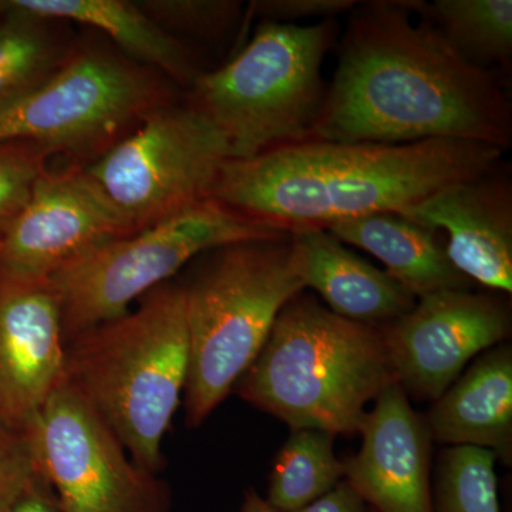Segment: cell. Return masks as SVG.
Listing matches in <instances>:
<instances>
[{
	"label": "cell",
	"mask_w": 512,
	"mask_h": 512,
	"mask_svg": "<svg viewBox=\"0 0 512 512\" xmlns=\"http://www.w3.org/2000/svg\"><path fill=\"white\" fill-rule=\"evenodd\" d=\"M434 512H500L497 458L477 447H448L437 461Z\"/></svg>",
	"instance_id": "obj_23"
},
{
	"label": "cell",
	"mask_w": 512,
	"mask_h": 512,
	"mask_svg": "<svg viewBox=\"0 0 512 512\" xmlns=\"http://www.w3.org/2000/svg\"><path fill=\"white\" fill-rule=\"evenodd\" d=\"M309 140L406 144L512 141V106L493 72L468 62L417 2L356 6Z\"/></svg>",
	"instance_id": "obj_1"
},
{
	"label": "cell",
	"mask_w": 512,
	"mask_h": 512,
	"mask_svg": "<svg viewBox=\"0 0 512 512\" xmlns=\"http://www.w3.org/2000/svg\"><path fill=\"white\" fill-rule=\"evenodd\" d=\"M167 96L146 67L103 50L72 53L45 83L0 106V143L32 141L97 160Z\"/></svg>",
	"instance_id": "obj_8"
},
{
	"label": "cell",
	"mask_w": 512,
	"mask_h": 512,
	"mask_svg": "<svg viewBox=\"0 0 512 512\" xmlns=\"http://www.w3.org/2000/svg\"><path fill=\"white\" fill-rule=\"evenodd\" d=\"M0 10H18L49 20H70L100 30L138 62L188 87L202 73L194 53L127 0H0Z\"/></svg>",
	"instance_id": "obj_18"
},
{
	"label": "cell",
	"mask_w": 512,
	"mask_h": 512,
	"mask_svg": "<svg viewBox=\"0 0 512 512\" xmlns=\"http://www.w3.org/2000/svg\"><path fill=\"white\" fill-rule=\"evenodd\" d=\"M232 158L204 114L164 104L86 168L138 232L208 200Z\"/></svg>",
	"instance_id": "obj_9"
},
{
	"label": "cell",
	"mask_w": 512,
	"mask_h": 512,
	"mask_svg": "<svg viewBox=\"0 0 512 512\" xmlns=\"http://www.w3.org/2000/svg\"><path fill=\"white\" fill-rule=\"evenodd\" d=\"M138 6L165 32L194 37L225 35L241 19V2L232 0H144ZM175 37V36H174Z\"/></svg>",
	"instance_id": "obj_24"
},
{
	"label": "cell",
	"mask_w": 512,
	"mask_h": 512,
	"mask_svg": "<svg viewBox=\"0 0 512 512\" xmlns=\"http://www.w3.org/2000/svg\"><path fill=\"white\" fill-rule=\"evenodd\" d=\"M40 480L26 429L0 420V512H10Z\"/></svg>",
	"instance_id": "obj_26"
},
{
	"label": "cell",
	"mask_w": 512,
	"mask_h": 512,
	"mask_svg": "<svg viewBox=\"0 0 512 512\" xmlns=\"http://www.w3.org/2000/svg\"><path fill=\"white\" fill-rule=\"evenodd\" d=\"M0 106L45 83L69 59L53 20L0 10Z\"/></svg>",
	"instance_id": "obj_22"
},
{
	"label": "cell",
	"mask_w": 512,
	"mask_h": 512,
	"mask_svg": "<svg viewBox=\"0 0 512 512\" xmlns=\"http://www.w3.org/2000/svg\"><path fill=\"white\" fill-rule=\"evenodd\" d=\"M0 237H2V235H0Z\"/></svg>",
	"instance_id": "obj_32"
},
{
	"label": "cell",
	"mask_w": 512,
	"mask_h": 512,
	"mask_svg": "<svg viewBox=\"0 0 512 512\" xmlns=\"http://www.w3.org/2000/svg\"><path fill=\"white\" fill-rule=\"evenodd\" d=\"M342 480L345 466L336 457L335 436L295 430L276 457L266 501L276 511L293 512L329 493Z\"/></svg>",
	"instance_id": "obj_21"
},
{
	"label": "cell",
	"mask_w": 512,
	"mask_h": 512,
	"mask_svg": "<svg viewBox=\"0 0 512 512\" xmlns=\"http://www.w3.org/2000/svg\"><path fill=\"white\" fill-rule=\"evenodd\" d=\"M10 512H62L45 481H37L16 501Z\"/></svg>",
	"instance_id": "obj_29"
},
{
	"label": "cell",
	"mask_w": 512,
	"mask_h": 512,
	"mask_svg": "<svg viewBox=\"0 0 512 512\" xmlns=\"http://www.w3.org/2000/svg\"><path fill=\"white\" fill-rule=\"evenodd\" d=\"M306 288H313L342 318L384 325L414 308L417 299L343 245L326 229L293 232Z\"/></svg>",
	"instance_id": "obj_17"
},
{
	"label": "cell",
	"mask_w": 512,
	"mask_h": 512,
	"mask_svg": "<svg viewBox=\"0 0 512 512\" xmlns=\"http://www.w3.org/2000/svg\"><path fill=\"white\" fill-rule=\"evenodd\" d=\"M241 512H279L271 504L256 493L255 490L245 491Z\"/></svg>",
	"instance_id": "obj_30"
},
{
	"label": "cell",
	"mask_w": 512,
	"mask_h": 512,
	"mask_svg": "<svg viewBox=\"0 0 512 512\" xmlns=\"http://www.w3.org/2000/svg\"><path fill=\"white\" fill-rule=\"evenodd\" d=\"M369 505L346 480L340 481L329 493L293 512H369Z\"/></svg>",
	"instance_id": "obj_28"
},
{
	"label": "cell",
	"mask_w": 512,
	"mask_h": 512,
	"mask_svg": "<svg viewBox=\"0 0 512 512\" xmlns=\"http://www.w3.org/2000/svg\"><path fill=\"white\" fill-rule=\"evenodd\" d=\"M393 382L382 326L342 318L301 292L279 313L237 392L292 431L336 436L359 433L367 404Z\"/></svg>",
	"instance_id": "obj_4"
},
{
	"label": "cell",
	"mask_w": 512,
	"mask_h": 512,
	"mask_svg": "<svg viewBox=\"0 0 512 512\" xmlns=\"http://www.w3.org/2000/svg\"><path fill=\"white\" fill-rule=\"evenodd\" d=\"M431 439L450 447L491 451L512 461V350L495 346L478 357L424 417Z\"/></svg>",
	"instance_id": "obj_16"
},
{
	"label": "cell",
	"mask_w": 512,
	"mask_h": 512,
	"mask_svg": "<svg viewBox=\"0 0 512 512\" xmlns=\"http://www.w3.org/2000/svg\"><path fill=\"white\" fill-rule=\"evenodd\" d=\"M183 286L190 338L185 421L201 426L264 348L286 303L305 291L292 234L235 242L202 254Z\"/></svg>",
	"instance_id": "obj_5"
},
{
	"label": "cell",
	"mask_w": 512,
	"mask_h": 512,
	"mask_svg": "<svg viewBox=\"0 0 512 512\" xmlns=\"http://www.w3.org/2000/svg\"><path fill=\"white\" fill-rule=\"evenodd\" d=\"M188 367L183 286L168 281L144 295L134 311L67 342L64 375L106 421L134 463L158 474Z\"/></svg>",
	"instance_id": "obj_3"
},
{
	"label": "cell",
	"mask_w": 512,
	"mask_h": 512,
	"mask_svg": "<svg viewBox=\"0 0 512 512\" xmlns=\"http://www.w3.org/2000/svg\"><path fill=\"white\" fill-rule=\"evenodd\" d=\"M417 6L468 62L488 72L491 66L511 69V0H436Z\"/></svg>",
	"instance_id": "obj_20"
},
{
	"label": "cell",
	"mask_w": 512,
	"mask_h": 512,
	"mask_svg": "<svg viewBox=\"0 0 512 512\" xmlns=\"http://www.w3.org/2000/svg\"><path fill=\"white\" fill-rule=\"evenodd\" d=\"M136 234L86 167L47 170L0 237V271L49 278L116 239Z\"/></svg>",
	"instance_id": "obj_12"
},
{
	"label": "cell",
	"mask_w": 512,
	"mask_h": 512,
	"mask_svg": "<svg viewBox=\"0 0 512 512\" xmlns=\"http://www.w3.org/2000/svg\"><path fill=\"white\" fill-rule=\"evenodd\" d=\"M286 234L291 232L268 227L208 198L94 249L49 276L62 306L66 345L84 330L130 311L131 303L170 281L197 256L235 242Z\"/></svg>",
	"instance_id": "obj_7"
},
{
	"label": "cell",
	"mask_w": 512,
	"mask_h": 512,
	"mask_svg": "<svg viewBox=\"0 0 512 512\" xmlns=\"http://www.w3.org/2000/svg\"><path fill=\"white\" fill-rule=\"evenodd\" d=\"M62 306L49 278L0 271V420L25 429L66 382Z\"/></svg>",
	"instance_id": "obj_13"
},
{
	"label": "cell",
	"mask_w": 512,
	"mask_h": 512,
	"mask_svg": "<svg viewBox=\"0 0 512 512\" xmlns=\"http://www.w3.org/2000/svg\"><path fill=\"white\" fill-rule=\"evenodd\" d=\"M382 326L394 380L417 399L437 400L481 352L510 336L501 299L443 289L417 299L409 313Z\"/></svg>",
	"instance_id": "obj_11"
},
{
	"label": "cell",
	"mask_w": 512,
	"mask_h": 512,
	"mask_svg": "<svg viewBox=\"0 0 512 512\" xmlns=\"http://www.w3.org/2000/svg\"><path fill=\"white\" fill-rule=\"evenodd\" d=\"M336 35L335 19L262 22L231 62L194 80L188 104L224 134L232 160L309 140L328 90L323 59Z\"/></svg>",
	"instance_id": "obj_6"
},
{
	"label": "cell",
	"mask_w": 512,
	"mask_h": 512,
	"mask_svg": "<svg viewBox=\"0 0 512 512\" xmlns=\"http://www.w3.org/2000/svg\"><path fill=\"white\" fill-rule=\"evenodd\" d=\"M25 429L39 476L62 512H173L168 485L134 463L70 384L64 382Z\"/></svg>",
	"instance_id": "obj_10"
},
{
	"label": "cell",
	"mask_w": 512,
	"mask_h": 512,
	"mask_svg": "<svg viewBox=\"0 0 512 512\" xmlns=\"http://www.w3.org/2000/svg\"><path fill=\"white\" fill-rule=\"evenodd\" d=\"M369 512H376V511L370 510Z\"/></svg>",
	"instance_id": "obj_31"
},
{
	"label": "cell",
	"mask_w": 512,
	"mask_h": 512,
	"mask_svg": "<svg viewBox=\"0 0 512 512\" xmlns=\"http://www.w3.org/2000/svg\"><path fill=\"white\" fill-rule=\"evenodd\" d=\"M359 453L343 461L345 480L376 512H434L431 434L409 394L393 382L367 412Z\"/></svg>",
	"instance_id": "obj_14"
},
{
	"label": "cell",
	"mask_w": 512,
	"mask_h": 512,
	"mask_svg": "<svg viewBox=\"0 0 512 512\" xmlns=\"http://www.w3.org/2000/svg\"><path fill=\"white\" fill-rule=\"evenodd\" d=\"M503 153L443 138L406 144L306 140L225 161L210 198L291 234L326 229L367 215L400 214L447 185L494 170Z\"/></svg>",
	"instance_id": "obj_2"
},
{
	"label": "cell",
	"mask_w": 512,
	"mask_h": 512,
	"mask_svg": "<svg viewBox=\"0 0 512 512\" xmlns=\"http://www.w3.org/2000/svg\"><path fill=\"white\" fill-rule=\"evenodd\" d=\"M356 5V0H259L251 9L262 22L295 25L303 19H335Z\"/></svg>",
	"instance_id": "obj_27"
},
{
	"label": "cell",
	"mask_w": 512,
	"mask_h": 512,
	"mask_svg": "<svg viewBox=\"0 0 512 512\" xmlns=\"http://www.w3.org/2000/svg\"><path fill=\"white\" fill-rule=\"evenodd\" d=\"M343 244L376 256L394 281L419 299L443 289H470L444 249L443 235L394 212L340 221L326 228Z\"/></svg>",
	"instance_id": "obj_19"
},
{
	"label": "cell",
	"mask_w": 512,
	"mask_h": 512,
	"mask_svg": "<svg viewBox=\"0 0 512 512\" xmlns=\"http://www.w3.org/2000/svg\"><path fill=\"white\" fill-rule=\"evenodd\" d=\"M400 215L446 235L448 259L468 281L511 293L512 187L501 164L441 188Z\"/></svg>",
	"instance_id": "obj_15"
},
{
	"label": "cell",
	"mask_w": 512,
	"mask_h": 512,
	"mask_svg": "<svg viewBox=\"0 0 512 512\" xmlns=\"http://www.w3.org/2000/svg\"><path fill=\"white\" fill-rule=\"evenodd\" d=\"M52 156L50 148L32 141L0 143V235L25 207Z\"/></svg>",
	"instance_id": "obj_25"
}]
</instances>
